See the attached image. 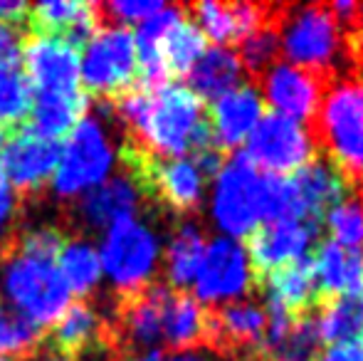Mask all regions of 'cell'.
<instances>
[{"mask_svg": "<svg viewBox=\"0 0 363 361\" xmlns=\"http://www.w3.org/2000/svg\"><path fill=\"white\" fill-rule=\"evenodd\" d=\"M65 139L52 176V191L62 198H77L106 181L116 156L104 124L94 116H84Z\"/></svg>", "mask_w": 363, "mask_h": 361, "instance_id": "6", "label": "cell"}, {"mask_svg": "<svg viewBox=\"0 0 363 361\" xmlns=\"http://www.w3.org/2000/svg\"><path fill=\"white\" fill-rule=\"evenodd\" d=\"M23 33L15 23L0 20V62L20 65V52H23Z\"/></svg>", "mask_w": 363, "mask_h": 361, "instance_id": "37", "label": "cell"}, {"mask_svg": "<svg viewBox=\"0 0 363 361\" xmlns=\"http://www.w3.org/2000/svg\"><path fill=\"white\" fill-rule=\"evenodd\" d=\"M316 327L326 347L363 342V289L321 299L316 307Z\"/></svg>", "mask_w": 363, "mask_h": 361, "instance_id": "25", "label": "cell"}, {"mask_svg": "<svg viewBox=\"0 0 363 361\" xmlns=\"http://www.w3.org/2000/svg\"><path fill=\"white\" fill-rule=\"evenodd\" d=\"M196 299L203 307L228 304L255 289V279L247 265L242 243L218 238L206 248L201 270L196 274Z\"/></svg>", "mask_w": 363, "mask_h": 361, "instance_id": "11", "label": "cell"}, {"mask_svg": "<svg viewBox=\"0 0 363 361\" xmlns=\"http://www.w3.org/2000/svg\"><path fill=\"white\" fill-rule=\"evenodd\" d=\"M279 52L289 65L329 77L339 57L341 30L329 5H279L277 13Z\"/></svg>", "mask_w": 363, "mask_h": 361, "instance_id": "4", "label": "cell"}, {"mask_svg": "<svg viewBox=\"0 0 363 361\" xmlns=\"http://www.w3.org/2000/svg\"><path fill=\"white\" fill-rule=\"evenodd\" d=\"M43 332L23 312L0 297V357H28L38 349Z\"/></svg>", "mask_w": 363, "mask_h": 361, "instance_id": "32", "label": "cell"}, {"mask_svg": "<svg viewBox=\"0 0 363 361\" xmlns=\"http://www.w3.org/2000/svg\"><path fill=\"white\" fill-rule=\"evenodd\" d=\"M35 38H60L74 48H84L99 25V5L77 0H48L28 8L25 15Z\"/></svg>", "mask_w": 363, "mask_h": 361, "instance_id": "18", "label": "cell"}, {"mask_svg": "<svg viewBox=\"0 0 363 361\" xmlns=\"http://www.w3.org/2000/svg\"><path fill=\"white\" fill-rule=\"evenodd\" d=\"M89 96L84 89L72 94H33L28 126L45 139H62L86 116Z\"/></svg>", "mask_w": 363, "mask_h": 361, "instance_id": "23", "label": "cell"}, {"mask_svg": "<svg viewBox=\"0 0 363 361\" xmlns=\"http://www.w3.org/2000/svg\"><path fill=\"white\" fill-rule=\"evenodd\" d=\"M208 40L191 18L183 15L158 45V57L166 67L168 77H188L193 65L206 55Z\"/></svg>", "mask_w": 363, "mask_h": 361, "instance_id": "28", "label": "cell"}, {"mask_svg": "<svg viewBox=\"0 0 363 361\" xmlns=\"http://www.w3.org/2000/svg\"><path fill=\"white\" fill-rule=\"evenodd\" d=\"M213 218L230 240H245L262 223V171L245 151H233L216 176Z\"/></svg>", "mask_w": 363, "mask_h": 361, "instance_id": "7", "label": "cell"}, {"mask_svg": "<svg viewBox=\"0 0 363 361\" xmlns=\"http://www.w3.org/2000/svg\"><path fill=\"white\" fill-rule=\"evenodd\" d=\"M43 361H69V359H62V357H52V359H43Z\"/></svg>", "mask_w": 363, "mask_h": 361, "instance_id": "42", "label": "cell"}, {"mask_svg": "<svg viewBox=\"0 0 363 361\" xmlns=\"http://www.w3.org/2000/svg\"><path fill=\"white\" fill-rule=\"evenodd\" d=\"M314 134L306 124L282 114H264L247 136L245 156L269 176H291L316 156Z\"/></svg>", "mask_w": 363, "mask_h": 361, "instance_id": "9", "label": "cell"}, {"mask_svg": "<svg viewBox=\"0 0 363 361\" xmlns=\"http://www.w3.org/2000/svg\"><path fill=\"white\" fill-rule=\"evenodd\" d=\"M272 361H289V359H272Z\"/></svg>", "mask_w": 363, "mask_h": 361, "instance_id": "43", "label": "cell"}, {"mask_svg": "<svg viewBox=\"0 0 363 361\" xmlns=\"http://www.w3.org/2000/svg\"><path fill=\"white\" fill-rule=\"evenodd\" d=\"M30 106H33V87L20 65L0 62V131L10 134L25 126Z\"/></svg>", "mask_w": 363, "mask_h": 361, "instance_id": "30", "label": "cell"}, {"mask_svg": "<svg viewBox=\"0 0 363 361\" xmlns=\"http://www.w3.org/2000/svg\"><path fill=\"white\" fill-rule=\"evenodd\" d=\"M79 48L60 38H30L23 43L20 62L33 94L79 91Z\"/></svg>", "mask_w": 363, "mask_h": 361, "instance_id": "12", "label": "cell"}, {"mask_svg": "<svg viewBox=\"0 0 363 361\" xmlns=\"http://www.w3.org/2000/svg\"><path fill=\"white\" fill-rule=\"evenodd\" d=\"M101 337V317L91 304L74 302L67 304L62 314L52 322L50 344L55 354L72 361L74 357L84 354L94 347V342Z\"/></svg>", "mask_w": 363, "mask_h": 361, "instance_id": "26", "label": "cell"}, {"mask_svg": "<svg viewBox=\"0 0 363 361\" xmlns=\"http://www.w3.org/2000/svg\"><path fill=\"white\" fill-rule=\"evenodd\" d=\"M309 129L316 149L363 186V79L331 82Z\"/></svg>", "mask_w": 363, "mask_h": 361, "instance_id": "2", "label": "cell"}, {"mask_svg": "<svg viewBox=\"0 0 363 361\" xmlns=\"http://www.w3.org/2000/svg\"><path fill=\"white\" fill-rule=\"evenodd\" d=\"M15 208H18L15 191L8 183V179H5L3 166H0V243H3L5 235L10 233V226H13V218H15Z\"/></svg>", "mask_w": 363, "mask_h": 361, "instance_id": "38", "label": "cell"}, {"mask_svg": "<svg viewBox=\"0 0 363 361\" xmlns=\"http://www.w3.org/2000/svg\"><path fill=\"white\" fill-rule=\"evenodd\" d=\"M0 292L8 304L33 319L38 327L52 324L69 304V289L57 270V260L13 250L0 267Z\"/></svg>", "mask_w": 363, "mask_h": 361, "instance_id": "3", "label": "cell"}, {"mask_svg": "<svg viewBox=\"0 0 363 361\" xmlns=\"http://www.w3.org/2000/svg\"><path fill=\"white\" fill-rule=\"evenodd\" d=\"M311 257H314L319 299L354 294L363 289V250L319 240L311 250Z\"/></svg>", "mask_w": 363, "mask_h": 361, "instance_id": "21", "label": "cell"}, {"mask_svg": "<svg viewBox=\"0 0 363 361\" xmlns=\"http://www.w3.org/2000/svg\"><path fill=\"white\" fill-rule=\"evenodd\" d=\"M186 13H193V23L201 28L206 40H213L216 48H225V45H238V25H235L233 3H216V0H203Z\"/></svg>", "mask_w": 363, "mask_h": 361, "instance_id": "34", "label": "cell"}, {"mask_svg": "<svg viewBox=\"0 0 363 361\" xmlns=\"http://www.w3.org/2000/svg\"><path fill=\"white\" fill-rule=\"evenodd\" d=\"M79 84L96 96H121L136 84V43L124 25L104 28L89 38L79 55Z\"/></svg>", "mask_w": 363, "mask_h": 361, "instance_id": "8", "label": "cell"}, {"mask_svg": "<svg viewBox=\"0 0 363 361\" xmlns=\"http://www.w3.org/2000/svg\"><path fill=\"white\" fill-rule=\"evenodd\" d=\"M319 226L306 221H274L255 228L242 240L255 287L259 289L269 272L309 255V248L319 243Z\"/></svg>", "mask_w": 363, "mask_h": 361, "instance_id": "10", "label": "cell"}, {"mask_svg": "<svg viewBox=\"0 0 363 361\" xmlns=\"http://www.w3.org/2000/svg\"><path fill=\"white\" fill-rule=\"evenodd\" d=\"M141 198L139 186L126 174L111 176L79 198V218L89 228H109L121 218L136 216Z\"/></svg>", "mask_w": 363, "mask_h": 361, "instance_id": "20", "label": "cell"}, {"mask_svg": "<svg viewBox=\"0 0 363 361\" xmlns=\"http://www.w3.org/2000/svg\"><path fill=\"white\" fill-rule=\"evenodd\" d=\"M168 361H213V359H208L206 354H201V352H178L176 357Z\"/></svg>", "mask_w": 363, "mask_h": 361, "instance_id": "40", "label": "cell"}, {"mask_svg": "<svg viewBox=\"0 0 363 361\" xmlns=\"http://www.w3.org/2000/svg\"><path fill=\"white\" fill-rule=\"evenodd\" d=\"M129 361H163V357L158 352H144L139 357H131Z\"/></svg>", "mask_w": 363, "mask_h": 361, "instance_id": "41", "label": "cell"}, {"mask_svg": "<svg viewBox=\"0 0 363 361\" xmlns=\"http://www.w3.org/2000/svg\"><path fill=\"white\" fill-rule=\"evenodd\" d=\"M60 144L35 134L28 124L10 131L0 151V166L13 188L23 193L40 191L55 176Z\"/></svg>", "mask_w": 363, "mask_h": 361, "instance_id": "14", "label": "cell"}, {"mask_svg": "<svg viewBox=\"0 0 363 361\" xmlns=\"http://www.w3.org/2000/svg\"><path fill=\"white\" fill-rule=\"evenodd\" d=\"M96 252L101 272L111 279V284L124 294H134L151 284L161 257V245L156 233L131 216L106 228Z\"/></svg>", "mask_w": 363, "mask_h": 361, "instance_id": "5", "label": "cell"}, {"mask_svg": "<svg viewBox=\"0 0 363 361\" xmlns=\"http://www.w3.org/2000/svg\"><path fill=\"white\" fill-rule=\"evenodd\" d=\"M242 65L238 60V52L230 48H211L206 50L201 60L193 65V70L188 72V82L198 99L216 101L218 96L228 94V91L238 89L242 82Z\"/></svg>", "mask_w": 363, "mask_h": 361, "instance_id": "24", "label": "cell"}, {"mask_svg": "<svg viewBox=\"0 0 363 361\" xmlns=\"http://www.w3.org/2000/svg\"><path fill=\"white\" fill-rule=\"evenodd\" d=\"M206 238L196 223H181L173 231V238L166 248V287L183 289L196 282L201 270L203 255H206Z\"/></svg>", "mask_w": 363, "mask_h": 361, "instance_id": "27", "label": "cell"}, {"mask_svg": "<svg viewBox=\"0 0 363 361\" xmlns=\"http://www.w3.org/2000/svg\"><path fill=\"white\" fill-rule=\"evenodd\" d=\"M262 116L264 101L255 82H245L238 89L218 96L208 106V126H211L213 144L225 154L238 151Z\"/></svg>", "mask_w": 363, "mask_h": 361, "instance_id": "15", "label": "cell"}, {"mask_svg": "<svg viewBox=\"0 0 363 361\" xmlns=\"http://www.w3.org/2000/svg\"><path fill=\"white\" fill-rule=\"evenodd\" d=\"M289 179L294 183L304 221L314 223L319 228L324 223L326 213L339 206L341 201H346L356 188L349 176L321 151H316L314 159L306 166H301L299 171H294Z\"/></svg>", "mask_w": 363, "mask_h": 361, "instance_id": "16", "label": "cell"}, {"mask_svg": "<svg viewBox=\"0 0 363 361\" xmlns=\"http://www.w3.org/2000/svg\"><path fill=\"white\" fill-rule=\"evenodd\" d=\"M0 361H10V359H5V357H0Z\"/></svg>", "mask_w": 363, "mask_h": 361, "instance_id": "44", "label": "cell"}, {"mask_svg": "<svg viewBox=\"0 0 363 361\" xmlns=\"http://www.w3.org/2000/svg\"><path fill=\"white\" fill-rule=\"evenodd\" d=\"M161 342L178 352H201L211 344V309L196 297L163 284Z\"/></svg>", "mask_w": 363, "mask_h": 361, "instance_id": "17", "label": "cell"}, {"mask_svg": "<svg viewBox=\"0 0 363 361\" xmlns=\"http://www.w3.org/2000/svg\"><path fill=\"white\" fill-rule=\"evenodd\" d=\"M321 228H326V240L363 250V186H356L346 201L331 208Z\"/></svg>", "mask_w": 363, "mask_h": 361, "instance_id": "31", "label": "cell"}, {"mask_svg": "<svg viewBox=\"0 0 363 361\" xmlns=\"http://www.w3.org/2000/svg\"><path fill=\"white\" fill-rule=\"evenodd\" d=\"M166 5L158 0H116V3L99 5V10H104L106 15H111L119 23H144L151 15H156L158 10H163Z\"/></svg>", "mask_w": 363, "mask_h": 361, "instance_id": "36", "label": "cell"}, {"mask_svg": "<svg viewBox=\"0 0 363 361\" xmlns=\"http://www.w3.org/2000/svg\"><path fill=\"white\" fill-rule=\"evenodd\" d=\"M134 139L163 159H178L188 151L196 154L198 149L213 144L208 106L183 84H166L151 91L146 121Z\"/></svg>", "mask_w": 363, "mask_h": 361, "instance_id": "1", "label": "cell"}, {"mask_svg": "<svg viewBox=\"0 0 363 361\" xmlns=\"http://www.w3.org/2000/svg\"><path fill=\"white\" fill-rule=\"evenodd\" d=\"M257 82H262L264 89L262 101L272 106L274 114L309 126L319 111L331 79L326 74L299 70L289 62H274Z\"/></svg>", "mask_w": 363, "mask_h": 361, "instance_id": "13", "label": "cell"}, {"mask_svg": "<svg viewBox=\"0 0 363 361\" xmlns=\"http://www.w3.org/2000/svg\"><path fill=\"white\" fill-rule=\"evenodd\" d=\"M259 289L264 292V302L277 304L294 322L314 317L321 299L311 252L289 262V265L279 267V270L269 272L264 277V282L259 284Z\"/></svg>", "mask_w": 363, "mask_h": 361, "instance_id": "19", "label": "cell"}, {"mask_svg": "<svg viewBox=\"0 0 363 361\" xmlns=\"http://www.w3.org/2000/svg\"><path fill=\"white\" fill-rule=\"evenodd\" d=\"M65 245V235L52 226H40L33 228L30 233H25L18 240L15 250L25 252V255L43 257V260H57L60 250Z\"/></svg>", "mask_w": 363, "mask_h": 361, "instance_id": "35", "label": "cell"}, {"mask_svg": "<svg viewBox=\"0 0 363 361\" xmlns=\"http://www.w3.org/2000/svg\"><path fill=\"white\" fill-rule=\"evenodd\" d=\"M161 294L163 284H148L134 294H124L119 322L121 337L131 349L153 352L161 342Z\"/></svg>", "mask_w": 363, "mask_h": 361, "instance_id": "22", "label": "cell"}, {"mask_svg": "<svg viewBox=\"0 0 363 361\" xmlns=\"http://www.w3.org/2000/svg\"><path fill=\"white\" fill-rule=\"evenodd\" d=\"M277 57H279V35H277V15H274L272 23H267L264 28H259L257 33H252L250 38H245L238 45V60L242 65V70H247L250 79L257 82L277 62Z\"/></svg>", "mask_w": 363, "mask_h": 361, "instance_id": "33", "label": "cell"}, {"mask_svg": "<svg viewBox=\"0 0 363 361\" xmlns=\"http://www.w3.org/2000/svg\"><path fill=\"white\" fill-rule=\"evenodd\" d=\"M57 270L67 284L69 294L89 297L101 282V262L99 252L86 240H65L62 250L57 255Z\"/></svg>", "mask_w": 363, "mask_h": 361, "instance_id": "29", "label": "cell"}, {"mask_svg": "<svg viewBox=\"0 0 363 361\" xmlns=\"http://www.w3.org/2000/svg\"><path fill=\"white\" fill-rule=\"evenodd\" d=\"M314 361H363V342L326 347L316 354Z\"/></svg>", "mask_w": 363, "mask_h": 361, "instance_id": "39", "label": "cell"}]
</instances>
